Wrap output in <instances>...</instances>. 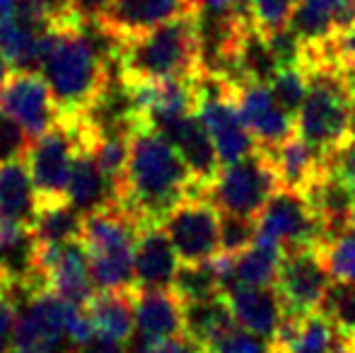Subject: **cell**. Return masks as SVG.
Returning a JSON list of instances; mask_svg holds the SVG:
<instances>
[{
    "label": "cell",
    "instance_id": "1",
    "mask_svg": "<svg viewBox=\"0 0 355 353\" xmlns=\"http://www.w3.org/2000/svg\"><path fill=\"white\" fill-rule=\"evenodd\" d=\"M116 42L99 27L56 22L44 37L39 76L46 80L61 117L85 114L112 83Z\"/></svg>",
    "mask_w": 355,
    "mask_h": 353
},
{
    "label": "cell",
    "instance_id": "2",
    "mask_svg": "<svg viewBox=\"0 0 355 353\" xmlns=\"http://www.w3.org/2000/svg\"><path fill=\"white\" fill-rule=\"evenodd\" d=\"M206 196L193 182L187 162L177 148L159 131L136 121L128 148V165L123 177L121 203L143 223H159L182 198Z\"/></svg>",
    "mask_w": 355,
    "mask_h": 353
},
{
    "label": "cell",
    "instance_id": "3",
    "mask_svg": "<svg viewBox=\"0 0 355 353\" xmlns=\"http://www.w3.org/2000/svg\"><path fill=\"white\" fill-rule=\"evenodd\" d=\"M119 78L123 83L201 76V49L193 12L162 22L116 44Z\"/></svg>",
    "mask_w": 355,
    "mask_h": 353
},
{
    "label": "cell",
    "instance_id": "4",
    "mask_svg": "<svg viewBox=\"0 0 355 353\" xmlns=\"http://www.w3.org/2000/svg\"><path fill=\"white\" fill-rule=\"evenodd\" d=\"M302 63L307 71V94L295 119V133L331 157L353 136L355 71L304 56Z\"/></svg>",
    "mask_w": 355,
    "mask_h": 353
},
{
    "label": "cell",
    "instance_id": "5",
    "mask_svg": "<svg viewBox=\"0 0 355 353\" xmlns=\"http://www.w3.org/2000/svg\"><path fill=\"white\" fill-rule=\"evenodd\" d=\"M143 221L123 203L83 216V242L97 291H133V255Z\"/></svg>",
    "mask_w": 355,
    "mask_h": 353
},
{
    "label": "cell",
    "instance_id": "6",
    "mask_svg": "<svg viewBox=\"0 0 355 353\" xmlns=\"http://www.w3.org/2000/svg\"><path fill=\"white\" fill-rule=\"evenodd\" d=\"M278 189L283 187L271 153L257 148L244 160L223 167L206 189V198L225 216L257 221Z\"/></svg>",
    "mask_w": 355,
    "mask_h": 353
},
{
    "label": "cell",
    "instance_id": "7",
    "mask_svg": "<svg viewBox=\"0 0 355 353\" xmlns=\"http://www.w3.org/2000/svg\"><path fill=\"white\" fill-rule=\"evenodd\" d=\"M196 117L211 136L220 167L234 165L259 148L239 117V109L234 104V85L225 78H196Z\"/></svg>",
    "mask_w": 355,
    "mask_h": 353
},
{
    "label": "cell",
    "instance_id": "8",
    "mask_svg": "<svg viewBox=\"0 0 355 353\" xmlns=\"http://www.w3.org/2000/svg\"><path fill=\"white\" fill-rule=\"evenodd\" d=\"M257 242L276 245L283 255L297 250H317L324 240V227L304 193L278 189L257 218Z\"/></svg>",
    "mask_w": 355,
    "mask_h": 353
},
{
    "label": "cell",
    "instance_id": "9",
    "mask_svg": "<svg viewBox=\"0 0 355 353\" xmlns=\"http://www.w3.org/2000/svg\"><path fill=\"white\" fill-rule=\"evenodd\" d=\"M220 211L206 196H187L159 221L182 264H201L220 255Z\"/></svg>",
    "mask_w": 355,
    "mask_h": 353
},
{
    "label": "cell",
    "instance_id": "10",
    "mask_svg": "<svg viewBox=\"0 0 355 353\" xmlns=\"http://www.w3.org/2000/svg\"><path fill=\"white\" fill-rule=\"evenodd\" d=\"M80 146L83 143H80L75 117H61L51 131H46L32 143L27 155V170L39 201L66 198L68 179H71Z\"/></svg>",
    "mask_w": 355,
    "mask_h": 353
},
{
    "label": "cell",
    "instance_id": "11",
    "mask_svg": "<svg viewBox=\"0 0 355 353\" xmlns=\"http://www.w3.org/2000/svg\"><path fill=\"white\" fill-rule=\"evenodd\" d=\"M68 302L51 291H37L19 305L10 353H73L66 336Z\"/></svg>",
    "mask_w": 355,
    "mask_h": 353
},
{
    "label": "cell",
    "instance_id": "12",
    "mask_svg": "<svg viewBox=\"0 0 355 353\" xmlns=\"http://www.w3.org/2000/svg\"><path fill=\"white\" fill-rule=\"evenodd\" d=\"M329 286H331V276L324 268L317 250H297L283 255L276 291L283 300L285 317L304 320L319 312Z\"/></svg>",
    "mask_w": 355,
    "mask_h": 353
},
{
    "label": "cell",
    "instance_id": "13",
    "mask_svg": "<svg viewBox=\"0 0 355 353\" xmlns=\"http://www.w3.org/2000/svg\"><path fill=\"white\" fill-rule=\"evenodd\" d=\"M0 112L12 117L32 141L51 131L61 119L56 99L39 73L15 71L0 87Z\"/></svg>",
    "mask_w": 355,
    "mask_h": 353
},
{
    "label": "cell",
    "instance_id": "14",
    "mask_svg": "<svg viewBox=\"0 0 355 353\" xmlns=\"http://www.w3.org/2000/svg\"><path fill=\"white\" fill-rule=\"evenodd\" d=\"M39 271H42L49 291L56 293L61 300L71 302V305L85 307L97 293L92 271H89L87 252L80 240L49 247L39 245Z\"/></svg>",
    "mask_w": 355,
    "mask_h": 353
},
{
    "label": "cell",
    "instance_id": "15",
    "mask_svg": "<svg viewBox=\"0 0 355 353\" xmlns=\"http://www.w3.org/2000/svg\"><path fill=\"white\" fill-rule=\"evenodd\" d=\"M234 104L261 150H276L281 143L295 136V117L278 104L268 83L249 80L234 85Z\"/></svg>",
    "mask_w": 355,
    "mask_h": 353
},
{
    "label": "cell",
    "instance_id": "16",
    "mask_svg": "<svg viewBox=\"0 0 355 353\" xmlns=\"http://www.w3.org/2000/svg\"><path fill=\"white\" fill-rule=\"evenodd\" d=\"M136 334L128 341V353H150L159 341L182 334L184 300L172 291H133Z\"/></svg>",
    "mask_w": 355,
    "mask_h": 353
},
{
    "label": "cell",
    "instance_id": "17",
    "mask_svg": "<svg viewBox=\"0 0 355 353\" xmlns=\"http://www.w3.org/2000/svg\"><path fill=\"white\" fill-rule=\"evenodd\" d=\"M150 126V123H148ZM155 131H159L182 155V160L187 162L189 172H191L193 182L203 189L213 184V179L218 177L220 172V160L218 153H215V146L211 141V136L203 128L201 119L193 114H187V117H177L169 119V121H162L157 126H153Z\"/></svg>",
    "mask_w": 355,
    "mask_h": 353
},
{
    "label": "cell",
    "instance_id": "18",
    "mask_svg": "<svg viewBox=\"0 0 355 353\" xmlns=\"http://www.w3.org/2000/svg\"><path fill=\"white\" fill-rule=\"evenodd\" d=\"M177 252L159 223H143L133 255V291H167L179 273Z\"/></svg>",
    "mask_w": 355,
    "mask_h": 353
},
{
    "label": "cell",
    "instance_id": "19",
    "mask_svg": "<svg viewBox=\"0 0 355 353\" xmlns=\"http://www.w3.org/2000/svg\"><path fill=\"white\" fill-rule=\"evenodd\" d=\"M0 278L29 293L49 291L39 271V242L29 225L0 221Z\"/></svg>",
    "mask_w": 355,
    "mask_h": 353
},
{
    "label": "cell",
    "instance_id": "20",
    "mask_svg": "<svg viewBox=\"0 0 355 353\" xmlns=\"http://www.w3.org/2000/svg\"><path fill=\"white\" fill-rule=\"evenodd\" d=\"M187 12H193L191 0H109L107 17L99 29L119 44Z\"/></svg>",
    "mask_w": 355,
    "mask_h": 353
},
{
    "label": "cell",
    "instance_id": "21",
    "mask_svg": "<svg viewBox=\"0 0 355 353\" xmlns=\"http://www.w3.org/2000/svg\"><path fill=\"white\" fill-rule=\"evenodd\" d=\"M351 24H355V0H297L288 29L300 46L312 49Z\"/></svg>",
    "mask_w": 355,
    "mask_h": 353
},
{
    "label": "cell",
    "instance_id": "22",
    "mask_svg": "<svg viewBox=\"0 0 355 353\" xmlns=\"http://www.w3.org/2000/svg\"><path fill=\"white\" fill-rule=\"evenodd\" d=\"M227 305L234 315V322L254 334L268 341H276L285 325V307L278 295L276 286L254 288V286H234L225 293Z\"/></svg>",
    "mask_w": 355,
    "mask_h": 353
},
{
    "label": "cell",
    "instance_id": "23",
    "mask_svg": "<svg viewBox=\"0 0 355 353\" xmlns=\"http://www.w3.org/2000/svg\"><path fill=\"white\" fill-rule=\"evenodd\" d=\"M66 201L83 216L102 211V208L114 206V203H121L119 201V189L97 165L92 148L80 146L78 155H75L66 189Z\"/></svg>",
    "mask_w": 355,
    "mask_h": 353
},
{
    "label": "cell",
    "instance_id": "24",
    "mask_svg": "<svg viewBox=\"0 0 355 353\" xmlns=\"http://www.w3.org/2000/svg\"><path fill=\"white\" fill-rule=\"evenodd\" d=\"M268 153H271V160L276 165L283 189L304 193L319 177H324L329 172V155L317 150L312 143L300 138L297 133L281 143L276 150Z\"/></svg>",
    "mask_w": 355,
    "mask_h": 353
},
{
    "label": "cell",
    "instance_id": "25",
    "mask_svg": "<svg viewBox=\"0 0 355 353\" xmlns=\"http://www.w3.org/2000/svg\"><path fill=\"white\" fill-rule=\"evenodd\" d=\"M94 334L128 344L136 334L133 291H97L85 305Z\"/></svg>",
    "mask_w": 355,
    "mask_h": 353
},
{
    "label": "cell",
    "instance_id": "26",
    "mask_svg": "<svg viewBox=\"0 0 355 353\" xmlns=\"http://www.w3.org/2000/svg\"><path fill=\"white\" fill-rule=\"evenodd\" d=\"M39 206L37 189L22 162L0 165V221L32 225Z\"/></svg>",
    "mask_w": 355,
    "mask_h": 353
},
{
    "label": "cell",
    "instance_id": "27",
    "mask_svg": "<svg viewBox=\"0 0 355 353\" xmlns=\"http://www.w3.org/2000/svg\"><path fill=\"white\" fill-rule=\"evenodd\" d=\"M29 227H32L34 237L42 247L66 245V242L80 240L83 213L75 211L66 198H49V201H39Z\"/></svg>",
    "mask_w": 355,
    "mask_h": 353
},
{
    "label": "cell",
    "instance_id": "28",
    "mask_svg": "<svg viewBox=\"0 0 355 353\" xmlns=\"http://www.w3.org/2000/svg\"><path fill=\"white\" fill-rule=\"evenodd\" d=\"M283 264V250L276 245H263L254 240L239 255H232V288L234 286H254L268 288L276 286L278 271ZM230 288V291H232Z\"/></svg>",
    "mask_w": 355,
    "mask_h": 353
},
{
    "label": "cell",
    "instance_id": "29",
    "mask_svg": "<svg viewBox=\"0 0 355 353\" xmlns=\"http://www.w3.org/2000/svg\"><path fill=\"white\" fill-rule=\"evenodd\" d=\"M234 325L237 322H234V315L225 295H215L198 302H184V329L196 341H201L206 349L215 344L225 332L232 329Z\"/></svg>",
    "mask_w": 355,
    "mask_h": 353
},
{
    "label": "cell",
    "instance_id": "30",
    "mask_svg": "<svg viewBox=\"0 0 355 353\" xmlns=\"http://www.w3.org/2000/svg\"><path fill=\"white\" fill-rule=\"evenodd\" d=\"M331 281L355 283V225L343 227L317 247Z\"/></svg>",
    "mask_w": 355,
    "mask_h": 353
},
{
    "label": "cell",
    "instance_id": "31",
    "mask_svg": "<svg viewBox=\"0 0 355 353\" xmlns=\"http://www.w3.org/2000/svg\"><path fill=\"white\" fill-rule=\"evenodd\" d=\"M172 291L177 293L184 302H198V300H208V298H215V295H225L211 259L201 261V264L179 266Z\"/></svg>",
    "mask_w": 355,
    "mask_h": 353
},
{
    "label": "cell",
    "instance_id": "32",
    "mask_svg": "<svg viewBox=\"0 0 355 353\" xmlns=\"http://www.w3.org/2000/svg\"><path fill=\"white\" fill-rule=\"evenodd\" d=\"M319 312L331 322L336 336L355 341V283L331 281Z\"/></svg>",
    "mask_w": 355,
    "mask_h": 353
},
{
    "label": "cell",
    "instance_id": "33",
    "mask_svg": "<svg viewBox=\"0 0 355 353\" xmlns=\"http://www.w3.org/2000/svg\"><path fill=\"white\" fill-rule=\"evenodd\" d=\"M273 97L278 99V104L285 109L288 114H297L300 107H302V99L307 94V71H304V63H288V66H281L276 71V76L268 83Z\"/></svg>",
    "mask_w": 355,
    "mask_h": 353
},
{
    "label": "cell",
    "instance_id": "34",
    "mask_svg": "<svg viewBox=\"0 0 355 353\" xmlns=\"http://www.w3.org/2000/svg\"><path fill=\"white\" fill-rule=\"evenodd\" d=\"M297 0H247L252 27L259 29L263 37H271L288 29L293 10Z\"/></svg>",
    "mask_w": 355,
    "mask_h": 353
},
{
    "label": "cell",
    "instance_id": "35",
    "mask_svg": "<svg viewBox=\"0 0 355 353\" xmlns=\"http://www.w3.org/2000/svg\"><path fill=\"white\" fill-rule=\"evenodd\" d=\"M32 143L29 133L12 117L0 112V165L22 162L29 155Z\"/></svg>",
    "mask_w": 355,
    "mask_h": 353
},
{
    "label": "cell",
    "instance_id": "36",
    "mask_svg": "<svg viewBox=\"0 0 355 353\" xmlns=\"http://www.w3.org/2000/svg\"><path fill=\"white\" fill-rule=\"evenodd\" d=\"M220 216H223V221H220V252H225V255L244 252L257 237V221L225 216V213H220Z\"/></svg>",
    "mask_w": 355,
    "mask_h": 353
},
{
    "label": "cell",
    "instance_id": "37",
    "mask_svg": "<svg viewBox=\"0 0 355 353\" xmlns=\"http://www.w3.org/2000/svg\"><path fill=\"white\" fill-rule=\"evenodd\" d=\"M273 341L234 325L230 332H225L215 344L208 346V353H271Z\"/></svg>",
    "mask_w": 355,
    "mask_h": 353
},
{
    "label": "cell",
    "instance_id": "38",
    "mask_svg": "<svg viewBox=\"0 0 355 353\" xmlns=\"http://www.w3.org/2000/svg\"><path fill=\"white\" fill-rule=\"evenodd\" d=\"M329 167L336 177H341L343 182H348L355 187V133L343 143V148H338L331 157H329Z\"/></svg>",
    "mask_w": 355,
    "mask_h": 353
},
{
    "label": "cell",
    "instance_id": "39",
    "mask_svg": "<svg viewBox=\"0 0 355 353\" xmlns=\"http://www.w3.org/2000/svg\"><path fill=\"white\" fill-rule=\"evenodd\" d=\"M150 353H208V349L201 344V341L193 339L189 332H182V334L159 341Z\"/></svg>",
    "mask_w": 355,
    "mask_h": 353
},
{
    "label": "cell",
    "instance_id": "40",
    "mask_svg": "<svg viewBox=\"0 0 355 353\" xmlns=\"http://www.w3.org/2000/svg\"><path fill=\"white\" fill-rule=\"evenodd\" d=\"M73 353H128V344L121 341L107 339V336L92 334V339H87L85 344L75 346Z\"/></svg>",
    "mask_w": 355,
    "mask_h": 353
},
{
    "label": "cell",
    "instance_id": "41",
    "mask_svg": "<svg viewBox=\"0 0 355 353\" xmlns=\"http://www.w3.org/2000/svg\"><path fill=\"white\" fill-rule=\"evenodd\" d=\"M193 12H247V0H191Z\"/></svg>",
    "mask_w": 355,
    "mask_h": 353
},
{
    "label": "cell",
    "instance_id": "42",
    "mask_svg": "<svg viewBox=\"0 0 355 353\" xmlns=\"http://www.w3.org/2000/svg\"><path fill=\"white\" fill-rule=\"evenodd\" d=\"M10 68H12V66L8 63V58H5L3 53H0V87H3L5 80H8V78L12 76V73H10Z\"/></svg>",
    "mask_w": 355,
    "mask_h": 353
},
{
    "label": "cell",
    "instance_id": "43",
    "mask_svg": "<svg viewBox=\"0 0 355 353\" xmlns=\"http://www.w3.org/2000/svg\"><path fill=\"white\" fill-rule=\"evenodd\" d=\"M331 353H355V351H353V346L348 344L346 339H341V336H338V341H336V344H334Z\"/></svg>",
    "mask_w": 355,
    "mask_h": 353
},
{
    "label": "cell",
    "instance_id": "44",
    "mask_svg": "<svg viewBox=\"0 0 355 353\" xmlns=\"http://www.w3.org/2000/svg\"><path fill=\"white\" fill-rule=\"evenodd\" d=\"M271 353H288V351L281 349V346H276V344H273V351H271Z\"/></svg>",
    "mask_w": 355,
    "mask_h": 353
},
{
    "label": "cell",
    "instance_id": "45",
    "mask_svg": "<svg viewBox=\"0 0 355 353\" xmlns=\"http://www.w3.org/2000/svg\"><path fill=\"white\" fill-rule=\"evenodd\" d=\"M351 218H353V225H355V198H353V216Z\"/></svg>",
    "mask_w": 355,
    "mask_h": 353
}]
</instances>
